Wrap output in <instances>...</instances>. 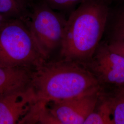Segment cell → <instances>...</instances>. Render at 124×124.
Masks as SVG:
<instances>
[{"label": "cell", "mask_w": 124, "mask_h": 124, "mask_svg": "<svg viewBox=\"0 0 124 124\" xmlns=\"http://www.w3.org/2000/svg\"><path fill=\"white\" fill-rule=\"evenodd\" d=\"M20 6L27 11H29V8H31L32 6L33 0H16Z\"/></svg>", "instance_id": "cell-16"}, {"label": "cell", "mask_w": 124, "mask_h": 124, "mask_svg": "<svg viewBox=\"0 0 124 124\" xmlns=\"http://www.w3.org/2000/svg\"><path fill=\"white\" fill-rule=\"evenodd\" d=\"M83 64L102 85L124 86V58L111 50L108 44L99 45L91 60Z\"/></svg>", "instance_id": "cell-5"}, {"label": "cell", "mask_w": 124, "mask_h": 124, "mask_svg": "<svg viewBox=\"0 0 124 124\" xmlns=\"http://www.w3.org/2000/svg\"><path fill=\"white\" fill-rule=\"evenodd\" d=\"M109 0H86L71 12L60 53L62 59L84 64L93 58L108 20Z\"/></svg>", "instance_id": "cell-2"}, {"label": "cell", "mask_w": 124, "mask_h": 124, "mask_svg": "<svg viewBox=\"0 0 124 124\" xmlns=\"http://www.w3.org/2000/svg\"><path fill=\"white\" fill-rule=\"evenodd\" d=\"M29 12L20 6L16 0H0V14L7 19L26 20Z\"/></svg>", "instance_id": "cell-12"}, {"label": "cell", "mask_w": 124, "mask_h": 124, "mask_svg": "<svg viewBox=\"0 0 124 124\" xmlns=\"http://www.w3.org/2000/svg\"><path fill=\"white\" fill-rule=\"evenodd\" d=\"M8 19H7V18H5L0 14V28L3 25V24L5 23L6 22V21Z\"/></svg>", "instance_id": "cell-17"}, {"label": "cell", "mask_w": 124, "mask_h": 124, "mask_svg": "<svg viewBox=\"0 0 124 124\" xmlns=\"http://www.w3.org/2000/svg\"><path fill=\"white\" fill-rule=\"evenodd\" d=\"M31 85L37 100L47 103L102 90L95 75L83 63L64 59L55 62L46 61L33 70Z\"/></svg>", "instance_id": "cell-1"}, {"label": "cell", "mask_w": 124, "mask_h": 124, "mask_svg": "<svg viewBox=\"0 0 124 124\" xmlns=\"http://www.w3.org/2000/svg\"><path fill=\"white\" fill-rule=\"evenodd\" d=\"M113 11L110 9L109 16L112 17L111 41L124 40V2Z\"/></svg>", "instance_id": "cell-13"}, {"label": "cell", "mask_w": 124, "mask_h": 124, "mask_svg": "<svg viewBox=\"0 0 124 124\" xmlns=\"http://www.w3.org/2000/svg\"><path fill=\"white\" fill-rule=\"evenodd\" d=\"M109 93L102 94L110 109L112 124H124V86L112 87Z\"/></svg>", "instance_id": "cell-10"}, {"label": "cell", "mask_w": 124, "mask_h": 124, "mask_svg": "<svg viewBox=\"0 0 124 124\" xmlns=\"http://www.w3.org/2000/svg\"><path fill=\"white\" fill-rule=\"evenodd\" d=\"M47 61L26 22L8 19L0 28V65L34 70Z\"/></svg>", "instance_id": "cell-3"}, {"label": "cell", "mask_w": 124, "mask_h": 124, "mask_svg": "<svg viewBox=\"0 0 124 124\" xmlns=\"http://www.w3.org/2000/svg\"><path fill=\"white\" fill-rule=\"evenodd\" d=\"M102 91L77 98L49 102L48 106L58 124H84L97 106Z\"/></svg>", "instance_id": "cell-6"}, {"label": "cell", "mask_w": 124, "mask_h": 124, "mask_svg": "<svg viewBox=\"0 0 124 124\" xmlns=\"http://www.w3.org/2000/svg\"><path fill=\"white\" fill-rule=\"evenodd\" d=\"M25 20L40 51L47 59L61 47L67 19L44 2L34 3Z\"/></svg>", "instance_id": "cell-4"}, {"label": "cell", "mask_w": 124, "mask_h": 124, "mask_svg": "<svg viewBox=\"0 0 124 124\" xmlns=\"http://www.w3.org/2000/svg\"><path fill=\"white\" fill-rule=\"evenodd\" d=\"M18 124H58V123L50 111L48 103L42 100H36L33 103L29 110Z\"/></svg>", "instance_id": "cell-9"}, {"label": "cell", "mask_w": 124, "mask_h": 124, "mask_svg": "<svg viewBox=\"0 0 124 124\" xmlns=\"http://www.w3.org/2000/svg\"><path fill=\"white\" fill-rule=\"evenodd\" d=\"M108 45L111 50L124 58V40L111 41Z\"/></svg>", "instance_id": "cell-15"}, {"label": "cell", "mask_w": 124, "mask_h": 124, "mask_svg": "<svg viewBox=\"0 0 124 124\" xmlns=\"http://www.w3.org/2000/svg\"><path fill=\"white\" fill-rule=\"evenodd\" d=\"M102 92L95 108L87 117L84 124H112L110 109Z\"/></svg>", "instance_id": "cell-11"}, {"label": "cell", "mask_w": 124, "mask_h": 124, "mask_svg": "<svg viewBox=\"0 0 124 124\" xmlns=\"http://www.w3.org/2000/svg\"><path fill=\"white\" fill-rule=\"evenodd\" d=\"M86 0H40L55 11H67Z\"/></svg>", "instance_id": "cell-14"}, {"label": "cell", "mask_w": 124, "mask_h": 124, "mask_svg": "<svg viewBox=\"0 0 124 124\" xmlns=\"http://www.w3.org/2000/svg\"><path fill=\"white\" fill-rule=\"evenodd\" d=\"M37 100L31 85L0 95V124H18Z\"/></svg>", "instance_id": "cell-7"}, {"label": "cell", "mask_w": 124, "mask_h": 124, "mask_svg": "<svg viewBox=\"0 0 124 124\" xmlns=\"http://www.w3.org/2000/svg\"><path fill=\"white\" fill-rule=\"evenodd\" d=\"M33 70L0 65V95L31 85Z\"/></svg>", "instance_id": "cell-8"}, {"label": "cell", "mask_w": 124, "mask_h": 124, "mask_svg": "<svg viewBox=\"0 0 124 124\" xmlns=\"http://www.w3.org/2000/svg\"><path fill=\"white\" fill-rule=\"evenodd\" d=\"M119 0V1H121V2H124V0Z\"/></svg>", "instance_id": "cell-18"}]
</instances>
